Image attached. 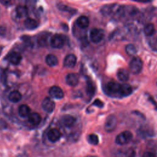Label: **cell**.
<instances>
[{"label":"cell","mask_w":157,"mask_h":157,"mask_svg":"<svg viewBox=\"0 0 157 157\" xmlns=\"http://www.w3.org/2000/svg\"><path fill=\"white\" fill-rule=\"evenodd\" d=\"M66 82L69 85L75 86L78 82V78L76 74L70 73L66 77Z\"/></svg>","instance_id":"5bb4252c"},{"label":"cell","mask_w":157,"mask_h":157,"mask_svg":"<svg viewBox=\"0 0 157 157\" xmlns=\"http://www.w3.org/2000/svg\"><path fill=\"white\" fill-rule=\"evenodd\" d=\"M148 44L153 50L157 52V37L150 39L148 41Z\"/></svg>","instance_id":"4316f807"},{"label":"cell","mask_w":157,"mask_h":157,"mask_svg":"<svg viewBox=\"0 0 157 157\" xmlns=\"http://www.w3.org/2000/svg\"><path fill=\"white\" fill-rule=\"evenodd\" d=\"M88 142L94 145H96L99 143V139L97 135L94 134H91L88 136Z\"/></svg>","instance_id":"484cf974"},{"label":"cell","mask_w":157,"mask_h":157,"mask_svg":"<svg viewBox=\"0 0 157 157\" xmlns=\"http://www.w3.org/2000/svg\"><path fill=\"white\" fill-rule=\"evenodd\" d=\"M125 50L129 55H134L137 52L136 47L133 44H128L126 45Z\"/></svg>","instance_id":"cb8c5ba5"},{"label":"cell","mask_w":157,"mask_h":157,"mask_svg":"<svg viewBox=\"0 0 157 157\" xmlns=\"http://www.w3.org/2000/svg\"><path fill=\"white\" fill-rule=\"evenodd\" d=\"M42 107L47 112H52L55 108V102L50 98H45L42 102Z\"/></svg>","instance_id":"52a82bcc"},{"label":"cell","mask_w":157,"mask_h":157,"mask_svg":"<svg viewBox=\"0 0 157 157\" xmlns=\"http://www.w3.org/2000/svg\"><path fill=\"white\" fill-rule=\"evenodd\" d=\"M89 20L86 16H80L77 20V26L81 29H85L89 26Z\"/></svg>","instance_id":"2e32d148"},{"label":"cell","mask_w":157,"mask_h":157,"mask_svg":"<svg viewBox=\"0 0 157 157\" xmlns=\"http://www.w3.org/2000/svg\"><path fill=\"white\" fill-rule=\"evenodd\" d=\"M132 134L129 131H124L120 133L115 139V142L118 145H123L131 140Z\"/></svg>","instance_id":"6da1fadb"},{"label":"cell","mask_w":157,"mask_h":157,"mask_svg":"<svg viewBox=\"0 0 157 157\" xmlns=\"http://www.w3.org/2000/svg\"><path fill=\"white\" fill-rule=\"evenodd\" d=\"M42 118L37 113H32L28 117L29 122L33 125H38L41 121Z\"/></svg>","instance_id":"e0dca14e"},{"label":"cell","mask_w":157,"mask_h":157,"mask_svg":"<svg viewBox=\"0 0 157 157\" xmlns=\"http://www.w3.org/2000/svg\"><path fill=\"white\" fill-rule=\"evenodd\" d=\"M9 99L12 102H18L21 99V94L18 91H12L9 95Z\"/></svg>","instance_id":"7402d4cb"},{"label":"cell","mask_w":157,"mask_h":157,"mask_svg":"<svg viewBox=\"0 0 157 157\" xmlns=\"http://www.w3.org/2000/svg\"><path fill=\"white\" fill-rule=\"evenodd\" d=\"M18 113L21 117L26 118L28 117L31 114V109L26 104H22L19 107L18 109Z\"/></svg>","instance_id":"9a60e30c"},{"label":"cell","mask_w":157,"mask_h":157,"mask_svg":"<svg viewBox=\"0 0 157 157\" xmlns=\"http://www.w3.org/2000/svg\"><path fill=\"white\" fill-rule=\"evenodd\" d=\"M121 85L115 82H109L107 85L106 89L108 93H111L112 94H118L120 95Z\"/></svg>","instance_id":"8992f818"},{"label":"cell","mask_w":157,"mask_h":157,"mask_svg":"<svg viewBox=\"0 0 157 157\" xmlns=\"http://www.w3.org/2000/svg\"><path fill=\"white\" fill-rule=\"evenodd\" d=\"M38 43L41 46H45L48 44V36L47 34H41L38 38Z\"/></svg>","instance_id":"d4e9b609"},{"label":"cell","mask_w":157,"mask_h":157,"mask_svg":"<svg viewBox=\"0 0 157 157\" xmlns=\"http://www.w3.org/2000/svg\"><path fill=\"white\" fill-rule=\"evenodd\" d=\"M117 124V119L114 115H110L106 118L104 129L107 132H112L116 128Z\"/></svg>","instance_id":"3957f363"},{"label":"cell","mask_w":157,"mask_h":157,"mask_svg":"<svg viewBox=\"0 0 157 157\" xmlns=\"http://www.w3.org/2000/svg\"><path fill=\"white\" fill-rule=\"evenodd\" d=\"M93 105H96V106H97V107H98L99 108H102L103 107V105H104V104L99 99H96L94 101V102H93Z\"/></svg>","instance_id":"f1b7e54d"},{"label":"cell","mask_w":157,"mask_h":157,"mask_svg":"<svg viewBox=\"0 0 157 157\" xmlns=\"http://www.w3.org/2000/svg\"><path fill=\"white\" fill-rule=\"evenodd\" d=\"M104 36L103 30L98 28H94L90 31V37L94 43H98L102 40Z\"/></svg>","instance_id":"277c9868"},{"label":"cell","mask_w":157,"mask_h":157,"mask_svg":"<svg viewBox=\"0 0 157 157\" xmlns=\"http://www.w3.org/2000/svg\"><path fill=\"white\" fill-rule=\"evenodd\" d=\"M129 68L134 74H138L142 69L143 64L141 59L139 57H134L129 63Z\"/></svg>","instance_id":"7a4b0ae2"},{"label":"cell","mask_w":157,"mask_h":157,"mask_svg":"<svg viewBox=\"0 0 157 157\" xmlns=\"http://www.w3.org/2000/svg\"><path fill=\"white\" fill-rule=\"evenodd\" d=\"M64 44L63 37L59 34H55L50 39V45L55 48H61Z\"/></svg>","instance_id":"5b68a950"},{"label":"cell","mask_w":157,"mask_h":157,"mask_svg":"<svg viewBox=\"0 0 157 157\" xmlns=\"http://www.w3.org/2000/svg\"><path fill=\"white\" fill-rule=\"evenodd\" d=\"M49 94L53 98L61 99L64 96V92L60 87L58 86H53L50 88Z\"/></svg>","instance_id":"ba28073f"},{"label":"cell","mask_w":157,"mask_h":157,"mask_svg":"<svg viewBox=\"0 0 157 157\" xmlns=\"http://www.w3.org/2000/svg\"><path fill=\"white\" fill-rule=\"evenodd\" d=\"M132 91V88L131 86L127 83H123L121 85V89L120 92V96H128L131 94Z\"/></svg>","instance_id":"4fadbf2b"},{"label":"cell","mask_w":157,"mask_h":157,"mask_svg":"<svg viewBox=\"0 0 157 157\" xmlns=\"http://www.w3.org/2000/svg\"><path fill=\"white\" fill-rule=\"evenodd\" d=\"M45 62L50 66H56L58 63L57 57L53 54H48L45 57Z\"/></svg>","instance_id":"44dd1931"},{"label":"cell","mask_w":157,"mask_h":157,"mask_svg":"<svg viewBox=\"0 0 157 157\" xmlns=\"http://www.w3.org/2000/svg\"><path fill=\"white\" fill-rule=\"evenodd\" d=\"M17 15L19 18H24L28 15V10L26 6H18L16 8Z\"/></svg>","instance_id":"ffe728a7"},{"label":"cell","mask_w":157,"mask_h":157,"mask_svg":"<svg viewBox=\"0 0 157 157\" xmlns=\"http://www.w3.org/2000/svg\"><path fill=\"white\" fill-rule=\"evenodd\" d=\"M61 120L62 124L66 127L72 126L75 122V118L70 115H63L61 117Z\"/></svg>","instance_id":"7c38bea8"},{"label":"cell","mask_w":157,"mask_h":157,"mask_svg":"<svg viewBox=\"0 0 157 157\" xmlns=\"http://www.w3.org/2000/svg\"><path fill=\"white\" fill-rule=\"evenodd\" d=\"M142 157H156V155L150 151H145L142 155Z\"/></svg>","instance_id":"f546056e"},{"label":"cell","mask_w":157,"mask_h":157,"mask_svg":"<svg viewBox=\"0 0 157 157\" xmlns=\"http://www.w3.org/2000/svg\"><path fill=\"white\" fill-rule=\"evenodd\" d=\"M87 91L88 94H93L94 93V87L93 86V83L91 82H87Z\"/></svg>","instance_id":"83f0119b"},{"label":"cell","mask_w":157,"mask_h":157,"mask_svg":"<svg viewBox=\"0 0 157 157\" xmlns=\"http://www.w3.org/2000/svg\"><path fill=\"white\" fill-rule=\"evenodd\" d=\"M144 33L147 36H152L155 33V28L152 23L145 25L144 28Z\"/></svg>","instance_id":"603a6c76"},{"label":"cell","mask_w":157,"mask_h":157,"mask_svg":"<svg viewBox=\"0 0 157 157\" xmlns=\"http://www.w3.org/2000/svg\"><path fill=\"white\" fill-rule=\"evenodd\" d=\"M117 77L121 82H126L129 78V74L125 69H120L117 72Z\"/></svg>","instance_id":"ac0fdd59"},{"label":"cell","mask_w":157,"mask_h":157,"mask_svg":"<svg viewBox=\"0 0 157 157\" xmlns=\"http://www.w3.org/2000/svg\"><path fill=\"white\" fill-rule=\"evenodd\" d=\"M77 62V58L73 54L67 55L64 59V66L67 67H73Z\"/></svg>","instance_id":"8fae6325"},{"label":"cell","mask_w":157,"mask_h":157,"mask_svg":"<svg viewBox=\"0 0 157 157\" xmlns=\"http://www.w3.org/2000/svg\"><path fill=\"white\" fill-rule=\"evenodd\" d=\"M25 26L28 29H34L38 26V23L34 19L27 18L24 22Z\"/></svg>","instance_id":"d6986e66"},{"label":"cell","mask_w":157,"mask_h":157,"mask_svg":"<svg viewBox=\"0 0 157 157\" xmlns=\"http://www.w3.org/2000/svg\"><path fill=\"white\" fill-rule=\"evenodd\" d=\"M22 59L21 55L16 52H11L7 56V60L13 65H18L20 64Z\"/></svg>","instance_id":"30bf717a"},{"label":"cell","mask_w":157,"mask_h":157,"mask_svg":"<svg viewBox=\"0 0 157 157\" xmlns=\"http://www.w3.org/2000/svg\"><path fill=\"white\" fill-rule=\"evenodd\" d=\"M61 136L60 131L56 128L51 129L47 133L48 139L52 142H56L58 141L60 139Z\"/></svg>","instance_id":"9c48e42d"}]
</instances>
